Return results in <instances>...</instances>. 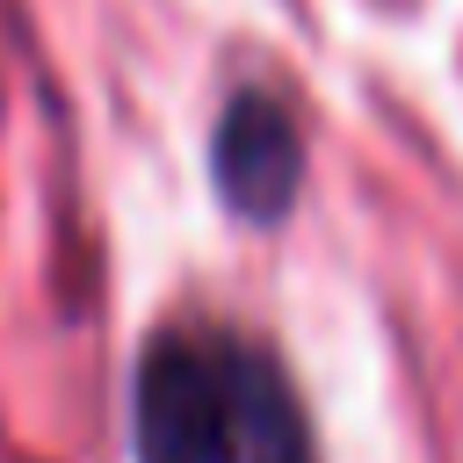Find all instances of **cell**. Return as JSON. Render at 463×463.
I'll return each instance as SVG.
<instances>
[{"label": "cell", "mask_w": 463, "mask_h": 463, "mask_svg": "<svg viewBox=\"0 0 463 463\" xmlns=\"http://www.w3.org/2000/svg\"><path fill=\"white\" fill-rule=\"evenodd\" d=\"M130 456L137 463H246L239 420V340L159 326L130 376Z\"/></svg>", "instance_id": "6da1fadb"}, {"label": "cell", "mask_w": 463, "mask_h": 463, "mask_svg": "<svg viewBox=\"0 0 463 463\" xmlns=\"http://www.w3.org/2000/svg\"><path fill=\"white\" fill-rule=\"evenodd\" d=\"M210 181L224 195L232 217L246 224H275L289 217L297 188H304V137L289 123V109L260 87H239L224 109H217V130H210Z\"/></svg>", "instance_id": "7a4b0ae2"}, {"label": "cell", "mask_w": 463, "mask_h": 463, "mask_svg": "<svg viewBox=\"0 0 463 463\" xmlns=\"http://www.w3.org/2000/svg\"><path fill=\"white\" fill-rule=\"evenodd\" d=\"M239 420H246V463H318L282 362L253 340H239Z\"/></svg>", "instance_id": "3957f363"}]
</instances>
